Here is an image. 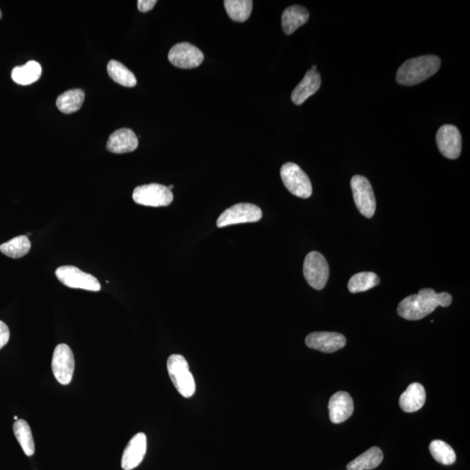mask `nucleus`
Instances as JSON below:
<instances>
[{
	"mask_svg": "<svg viewBox=\"0 0 470 470\" xmlns=\"http://www.w3.org/2000/svg\"><path fill=\"white\" fill-rule=\"evenodd\" d=\"M138 9L142 11V13H147V11H151L154 8V6L156 5V0H139Z\"/></svg>",
	"mask_w": 470,
	"mask_h": 470,
	"instance_id": "30",
	"label": "nucleus"
},
{
	"mask_svg": "<svg viewBox=\"0 0 470 470\" xmlns=\"http://www.w3.org/2000/svg\"><path fill=\"white\" fill-rule=\"evenodd\" d=\"M304 277L313 289L323 290L329 278V267L327 260L319 252H310L306 256L303 265Z\"/></svg>",
	"mask_w": 470,
	"mask_h": 470,
	"instance_id": "6",
	"label": "nucleus"
},
{
	"mask_svg": "<svg viewBox=\"0 0 470 470\" xmlns=\"http://www.w3.org/2000/svg\"><path fill=\"white\" fill-rule=\"evenodd\" d=\"M138 146L135 132L132 129L121 128L110 135L107 149L113 154H127L137 149Z\"/></svg>",
	"mask_w": 470,
	"mask_h": 470,
	"instance_id": "16",
	"label": "nucleus"
},
{
	"mask_svg": "<svg viewBox=\"0 0 470 470\" xmlns=\"http://www.w3.org/2000/svg\"><path fill=\"white\" fill-rule=\"evenodd\" d=\"M13 433L26 456H33L35 452V443H34L31 428L28 422L22 419L16 420V423L13 424Z\"/></svg>",
	"mask_w": 470,
	"mask_h": 470,
	"instance_id": "23",
	"label": "nucleus"
},
{
	"mask_svg": "<svg viewBox=\"0 0 470 470\" xmlns=\"http://www.w3.org/2000/svg\"><path fill=\"white\" fill-rule=\"evenodd\" d=\"M430 451L434 459L442 465H452L456 462L457 454L451 446L441 440H434L430 443Z\"/></svg>",
	"mask_w": 470,
	"mask_h": 470,
	"instance_id": "28",
	"label": "nucleus"
},
{
	"mask_svg": "<svg viewBox=\"0 0 470 470\" xmlns=\"http://www.w3.org/2000/svg\"><path fill=\"white\" fill-rule=\"evenodd\" d=\"M168 188L169 190H172V189H173L174 187H173V185H170L169 187H168Z\"/></svg>",
	"mask_w": 470,
	"mask_h": 470,
	"instance_id": "31",
	"label": "nucleus"
},
{
	"mask_svg": "<svg viewBox=\"0 0 470 470\" xmlns=\"http://www.w3.org/2000/svg\"><path fill=\"white\" fill-rule=\"evenodd\" d=\"M452 302V297L446 292L437 293L433 290L423 289L417 294L409 295L400 302L397 313L408 321L422 320L434 312L437 306L447 308Z\"/></svg>",
	"mask_w": 470,
	"mask_h": 470,
	"instance_id": "1",
	"label": "nucleus"
},
{
	"mask_svg": "<svg viewBox=\"0 0 470 470\" xmlns=\"http://www.w3.org/2000/svg\"><path fill=\"white\" fill-rule=\"evenodd\" d=\"M380 283L377 274L373 272H362L352 275L350 282H348V290L352 294L361 293L373 289Z\"/></svg>",
	"mask_w": 470,
	"mask_h": 470,
	"instance_id": "26",
	"label": "nucleus"
},
{
	"mask_svg": "<svg viewBox=\"0 0 470 470\" xmlns=\"http://www.w3.org/2000/svg\"><path fill=\"white\" fill-rule=\"evenodd\" d=\"M57 278L64 286L71 289L98 292L101 290L100 282L93 275L83 272L74 266H63L57 268Z\"/></svg>",
	"mask_w": 470,
	"mask_h": 470,
	"instance_id": "7",
	"label": "nucleus"
},
{
	"mask_svg": "<svg viewBox=\"0 0 470 470\" xmlns=\"http://www.w3.org/2000/svg\"><path fill=\"white\" fill-rule=\"evenodd\" d=\"M85 101V93L81 89L67 91L57 98V108L60 112L70 115L79 111Z\"/></svg>",
	"mask_w": 470,
	"mask_h": 470,
	"instance_id": "22",
	"label": "nucleus"
},
{
	"mask_svg": "<svg viewBox=\"0 0 470 470\" xmlns=\"http://www.w3.org/2000/svg\"><path fill=\"white\" fill-rule=\"evenodd\" d=\"M108 73L113 81L123 86L134 87L137 85L135 75L122 63L113 59L108 64Z\"/></svg>",
	"mask_w": 470,
	"mask_h": 470,
	"instance_id": "24",
	"label": "nucleus"
},
{
	"mask_svg": "<svg viewBox=\"0 0 470 470\" xmlns=\"http://www.w3.org/2000/svg\"><path fill=\"white\" fill-rule=\"evenodd\" d=\"M251 0H226L224 6L229 16L234 21L244 22L248 20L253 10Z\"/></svg>",
	"mask_w": 470,
	"mask_h": 470,
	"instance_id": "27",
	"label": "nucleus"
},
{
	"mask_svg": "<svg viewBox=\"0 0 470 470\" xmlns=\"http://www.w3.org/2000/svg\"><path fill=\"white\" fill-rule=\"evenodd\" d=\"M329 418L333 423L347 420L354 412V401L348 392L339 391L333 395L328 403Z\"/></svg>",
	"mask_w": 470,
	"mask_h": 470,
	"instance_id": "15",
	"label": "nucleus"
},
{
	"mask_svg": "<svg viewBox=\"0 0 470 470\" xmlns=\"http://www.w3.org/2000/svg\"><path fill=\"white\" fill-rule=\"evenodd\" d=\"M168 371L170 379L177 391L185 398H190L195 394V378L189 370V365L184 356L172 355L168 360Z\"/></svg>",
	"mask_w": 470,
	"mask_h": 470,
	"instance_id": "3",
	"label": "nucleus"
},
{
	"mask_svg": "<svg viewBox=\"0 0 470 470\" xmlns=\"http://www.w3.org/2000/svg\"><path fill=\"white\" fill-rule=\"evenodd\" d=\"M321 85V75L317 70H309L299 84L292 93V101L295 105H302L308 98L320 89Z\"/></svg>",
	"mask_w": 470,
	"mask_h": 470,
	"instance_id": "17",
	"label": "nucleus"
},
{
	"mask_svg": "<svg viewBox=\"0 0 470 470\" xmlns=\"http://www.w3.org/2000/svg\"><path fill=\"white\" fill-rule=\"evenodd\" d=\"M14 420H18V416L15 415V416H14Z\"/></svg>",
	"mask_w": 470,
	"mask_h": 470,
	"instance_id": "32",
	"label": "nucleus"
},
{
	"mask_svg": "<svg viewBox=\"0 0 470 470\" xmlns=\"http://www.w3.org/2000/svg\"><path fill=\"white\" fill-rule=\"evenodd\" d=\"M74 355L71 348L67 344H59L52 360V373L56 380L62 385L69 384L74 377Z\"/></svg>",
	"mask_w": 470,
	"mask_h": 470,
	"instance_id": "10",
	"label": "nucleus"
},
{
	"mask_svg": "<svg viewBox=\"0 0 470 470\" xmlns=\"http://www.w3.org/2000/svg\"><path fill=\"white\" fill-rule=\"evenodd\" d=\"M280 177L292 195L299 198L308 199L312 195V184L306 173L294 163H286L280 169Z\"/></svg>",
	"mask_w": 470,
	"mask_h": 470,
	"instance_id": "4",
	"label": "nucleus"
},
{
	"mask_svg": "<svg viewBox=\"0 0 470 470\" xmlns=\"http://www.w3.org/2000/svg\"><path fill=\"white\" fill-rule=\"evenodd\" d=\"M134 202L146 207H166L173 202V195L164 185L151 183L139 185L132 193Z\"/></svg>",
	"mask_w": 470,
	"mask_h": 470,
	"instance_id": "5",
	"label": "nucleus"
},
{
	"mask_svg": "<svg viewBox=\"0 0 470 470\" xmlns=\"http://www.w3.org/2000/svg\"><path fill=\"white\" fill-rule=\"evenodd\" d=\"M309 20V11L301 6H292L283 11L282 18L284 33L290 35Z\"/></svg>",
	"mask_w": 470,
	"mask_h": 470,
	"instance_id": "19",
	"label": "nucleus"
},
{
	"mask_svg": "<svg viewBox=\"0 0 470 470\" xmlns=\"http://www.w3.org/2000/svg\"><path fill=\"white\" fill-rule=\"evenodd\" d=\"M437 142L443 156L456 160L462 153V135L457 127L445 125L439 129Z\"/></svg>",
	"mask_w": 470,
	"mask_h": 470,
	"instance_id": "12",
	"label": "nucleus"
},
{
	"mask_svg": "<svg viewBox=\"0 0 470 470\" xmlns=\"http://www.w3.org/2000/svg\"><path fill=\"white\" fill-rule=\"evenodd\" d=\"M263 217V211L256 205L239 203L219 215L217 221L218 227L259 222Z\"/></svg>",
	"mask_w": 470,
	"mask_h": 470,
	"instance_id": "9",
	"label": "nucleus"
},
{
	"mask_svg": "<svg viewBox=\"0 0 470 470\" xmlns=\"http://www.w3.org/2000/svg\"><path fill=\"white\" fill-rule=\"evenodd\" d=\"M10 339L9 328L5 322L0 321V350L8 343Z\"/></svg>",
	"mask_w": 470,
	"mask_h": 470,
	"instance_id": "29",
	"label": "nucleus"
},
{
	"mask_svg": "<svg viewBox=\"0 0 470 470\" xmlns=\"http://www.w3.org/2000/svg\"><path fill=\"white\" fill-rule=\"evenodd\" d=\"M425 401V389L422 384L415 382L408 386L406 391L401 394L399 404L404 412L414 413L422 408Z\"/></svg>",
	"mask_w": 470,
	"mask_h": 470,
	"instance_id": "18",
	"label": "nucleus"
},
{
	"mask_svg": "<svg viewBox=\"0 0 470 470\" xmlns=\"http://www.w3.org/2000/svg\"><path fill=\"white\" fill-rule=\"evenodd\" d=\"M306 346L311 350L333 352L342 350L347 340L342 333L336 332H314L306 336Z\"/></svg>",
	"mask_w": 470,
	"mask_h": 470,
	"instance_id": "13",
	"label": "nucleus"
},
{
	"mask_svg": "<svg viewBox=\"0 0 470 470\" xmlns=\"http://www.w3.org/2000/svg\"><path fill=\"white\" fill-rule=\"evenodd\" d=\"M42 68L37 62H29L24 66L16 67L11 71V79L15 83L21 86H28L39 81Z\"/></svg>",
	"mask_w": 470,
	"mask_h": 470,
	"instance_id": "20",
	"label": "nucleus"
},
{
	"mask_svg": "<svg viewBox=\"0 0 470 470\" xmlns=\"http://www.w3.org/2000/svg\"><path fill=\"white\" fill-rule=\"evenodd\" d=\"M31 249V242L26 235L15 237L0 246V252L6 256L18 259L24 257Z\"/></svg>",
	"mask_w": 470,
	"mask_h": 470,
	"instance_id": "25",
	"label": "nucleus"
},
{
	"mask_svg": "<svg viewBox=\"0 0 470 470\" xmlns=\"http://www.w3.org/2000/svg\"><path fill=\"white\" fill-rule=\"evenodd\" d=\"M384 453L378 447H372L347 465V470H370L377 468L384 461Z\"/></svg>",
	"mask_w": 470,
	"mask_h": 470,
	"instance_id": "21",
	"label": "nucleus"
},
{
	"mask_svg": "<svg viewBox=\"0 0 470 470\" xmlns=\"http://www.w3.org/2000/svg\"><path fill=\"white\" fill-rule=\"evenodd\" d=\"M351 188L360 213L366 218H372L377 210V200L369 180L362 176H355L351 180Z\"/></svg>",
	"mask_w": 470,
	"mask_h": 470,
	"instance_id": "8",
	"label": "nucleus"
},
{
	"mask_svg": "<svg viewBox=\"0 0 470 470\" xmlns=\"http://www.w3.org/2000/svg\"><path fill=\"white\" fill-rule=\"evenodd\" d=\"M147 445V435L144 433L136 434L124 450L121 467L124 470L137 468L145 457Z\"/></svg>",
	"mask_w": 470,
	"mask_h": 470,
	"instance_id": "14",
	"label": "nucleus"
},
{
	"mask_svg": "<svg viewBox=\"0 0 470 470\" xmlns=\"http://www.w3.org/2000/svg\"><path fill=\"white\" fill-rule=\"evenodd\" d=\"M2 18V13H1V11H0V18Z\"/></svg>",
	"mask_w": 470,
	"mask_h": 470,
	"instance_id": "33",
	"label": "nucleus"
},
{
	"mask_svg": "<svg viewBox=\"0 0 470 470\" xmlns=\"http://www.w3.org/2000/svg\"><path fill=\"white\" fill-rule=\"evenodd\" d=\"M168 59L174 67L181 69H193L203 62L204 55L195 45L182 42L173 45L169 51Z\"/></svg>",
	"mask_w": 470,
	"mask_h": 470,
	"instance_id": "11",
	"label": "nucleus"
},
{
	"mask_svg": "<svg viewBox=\"0 0 470 470\" xmlns=\"http://www.w3.org/2000/svg\"><path fill=\"white\" fill-rule=\"evenodd\" d=\"M441 59L435 55L416 57L408 59L397 71V82L403 86H415L437 73Z\"/></svg>",
	"mask_w": 470,
	"mask_h": 470,
	"instance_id": "2",
	"label": "nucleus"
}]
</instances>
